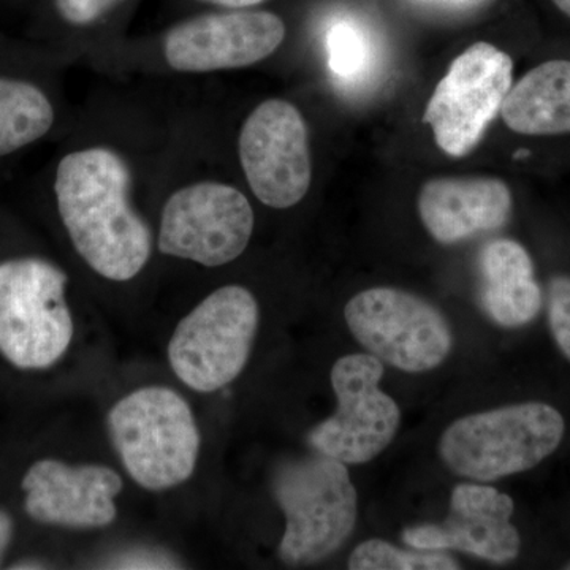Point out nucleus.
I'll list each match as a JSON object with an SVG mask.
<instances>
[{
  "label": "nucleus",
  "mask_w": 570,
  "mask_h": 570,
  "mask_svg": "<svg viewBox=\"0 0 570 570\" xmlns=\"http://www.w3.org/2000/svg\"><path fill=\"white\" fill-rule=\"evenodd\" d=\"M130 184L129 165L105 146L69 153L56 168V204L71 245L92 272L115 283L140 275L153 250Z\"/></svg>",
  "instance_id": "nucleus-1"
},
{
  "label": "nucleus",
  "mask_w": 570,
  "mask_h": 570,
  "mask_svg": "<svg viewBox=\"0 0 570 570\" xmlns=\"http://www.w3.org/2000/svg\"><path fill=\"white\" fill-rule=\"evenodd\" d=\"M108 430L124 468L142 489L170 490L193 478L200 430L175 390H135L112 406Z\"/></svg>",
  "instance_id": "nucleus-2"
},
{
  "label": "nucleus",
  "mask_w": 570,
  "mask_h": 570,
  "mask_svg": "<svg viewBox=\"0 0 570 570\" xmlns=\"http://www.w3.org/2000/svg\"><path fill=\"white\" fill-rule=\"evenodd\" d=\"M564 431L561 412L550 404H512L453 422L439 441V456L453 474L494 482L549 459Z\"/></svg>",
  "instance_id": "nucleus-3"
},
{
  "label": "nucleus",
  "mask_w": 570,
  "mask_h": 570,
  "mask_svg": "<svg viewBox=\"0 0 570 570\" xmlns=\"http://www.w3.org/2000/svg\"><path fill=\"white\" fill-rule=\"evenodd\" d=\"M273 494L285 515L279 558L309 566L336 553L355 530L358 497L346 464L317 453L281 464Z\"/></svg>",
  "instance_id": "nucleus-4"
},
{
  "label": "nucleus",
  "mask_w": 570,
  "mask_h": 570,
  "mask_svg": "<svg viewBox=\"0 0 570 570\" xmlns=\"http://www.w3.org/2000/svg\"><path fill=\"white\" fill-rule=\"evenodd\" d=\"M66 273L39 257L0 262V354L20 370H47L66 355L75 326Z\"/></svg>",
  "instance_id": "nucleus-5"
},
{
  "label": "nucleus",
  "mask_w": 570,
  "mask_h": 570,
  "mask_svg": "<svg viewBox=\"0 0 570 570\" xmlns=\"http://www.w3.org/2000/svg\"><path fill=\"white\" fill-rule=\"evenodd\" d=\"M257 299L243 285H224L176 326L168 362L187 387L212 393L243 373L257 335Z\"/></svg>",
  "instance_id": "nucleus-6"
},
{
  "label": "nucleus",
  "mask_w": 570,
  "mask_h": 570,
  "mask_svg": "<svg viewBox=\"0 0 570 570\" xmlns=\"http://www.w3.org/2000/svg\"><path fill=\"white\" fill-rule=\"evenodd\" d=\"M344 317L367 354L404 373L436 370L452 351L448 318L426 299L401 288L360 292L347 303Z\"/></svg>",
  "instance_id": "nucleus-7"
},
{
  "label": "nucleus",
  "mask_w": 570,
  "mask_h": 570,
  "mask_svg": "<svg viewBox=\"0 0 570 570\" xmlns=\"http://www.w3.org/2000/svg\"><path fill=\"white\" fill-rule=\"evenodd\" d=\"M512 78L508 52L487 41L471 45L453 59L423 115L442 153L460 159L482 141L501 112Z\"/></svg>",
  "instance_id": "nucleus-8"
},
{
  "label": "nucleus",
  "mask_w": 570,
  "mask_h": 570,
  "mask_svg": "<svg viewBox=\"0 0 570 570\" xmlns=\"http://www.w3.org/2000/svg\"><path fill=\"white\" fill-rule=\"evenodd\" d=\"M384 363L371 354L346 355L332 367L337 411L318 423L307 442L322 455L344 464L370 463L392 444L401 411L379 384Z\"/></svg>",
  "instance_id": "nucleus-9"
},
{
  "label": "nucleus",
  "mask_w": 570,
  "mask_h": 570,
  "mask_svg": "<svg viewBox=\"0 0 570 570\" xmlns=\"http://www.w3.org/2000/svg\"><path fill=\"white\" fill-rule=\"evenodd\" d=\"M254 209L234 186L200 181L170 195L160 216V253L217 268L232 264L249 246Z\"/></svg>",
  "instance_id": "nucleus-10"
},
{
  "label": "nucleus",
  "mask_w": 570,
  "mask_h": 570,
  "mask_svg": "<svg viewBox=\"0 0 570 570\" xmlns=\"http://www.w3.org/2000/svg\"><path fill=\"white\" fill-rule=\"evenodd\" d=\"M238 153L247 184L265 206L287 209L306 197L313 183L309 135L294 104L258 105L243 124Z\"/></svg>",
  "instance_id": "nucleus-11"
},
{
  "label": "nucleus",
  "mask_w": 570,
  "mask_h": 570,
  "mask_svg": "<svg viewBox=\"0 0 570 570\" xmlns=\"http://www.w3.org/2000/svg\"><path fill=\"white\" fill-rule=\"evenodd\" d=\"M285 24L269 11L202 14L175 26L164 41L165 61L181 73L245 69L283 45Z\"/></svg>",
  "instance_id": "nucleus-12"
},
{
  "label": "nucleus",
  "mask_w": 570,
  "mask_h": 570,
  "mask_svg": "<svg viewBox=\"0 0 570 570\" xmlns=\"http://www.w3.org/2000/svg\"><path fill=\"white\" fill-rule=\"evenodd\" d=\"M513 501L493 487L461 483L452 491L449 517L441 524L407 528L411 549L459 550L505 564L519 557L521 539L513 527Z\"/></svg>",
  "instance_id": "nucleus-13"
},
{
  "label": "nucleus",
  "mask_w": 570,
  "mask_h": 570,
  "mask_svg": "<svg viewBox=\"0 0 570 570\" xmlns=\"http://www.w3.org/2000/svg\"><path fill=\"white\" fill-rule=\"evenodd\" d=\"M21 487L26 512L39 523L105 528L116 520L115 499L122 491V479L99 464L69 466L48 459L28 469Z\"/></svg>",
  "instance_id": "nucleus-14"
},
{
  "label": "nucleus",
  "mask_w": 570,
  "mask_h": 570,
  "mask_svg": "<svg viewBox=\"0 0 570 570\" xmlns=\"http://www.w3.org/2000/svg\"><path fill=\"white\" fill-rule=\"evenodd\" d=\"M420 219L441 245H456L509 223L512 194L491 176L428 179L417 198Z\"/></svg>",
  "instance_id": "nucleus-15"
},
{
  "label": "nucleus",
  "mask_w": 570,
  "mask_h": 570,
  "mask_svg": "<svg viewBox=\"0 0 570 570\" xmlns=\"http://www.w3.org/2000/svg\"><path fill=\"white\" fill-rule=\"evenodd\" d=\"M480 303L494 324L517 328L534 321L542 307V291L534 279L528 250L512 239L489 243L479 257Z\"/></svg>",
  "instance_id": "nucleus-16"
},
{
  "label": "nucleus",
  "mask_w": 570,
  "mask_h": 570,
  "mask_svg": "<svg viewBox=\"0 0 570 570\" xmlns=\"http://www.w3.org/2000/svg\"><path fill=\"white\" fill-rule=\"evenodd\" d=\"M501 115L517 134H569L570 62L550 61L528 71L510 88Z\"/></svg>",
  "instance_id": "nucleus-17"
},
{
  "label": "nucleus",
  "mask_w": 570,
  "mask_h": 570,
  "mask_svg": "<svg viewBox=\"0 0 570 570\" xmlns=\"http://www.w3.org/2000/svg\"><path fill=\"white\" fill-rule=\"evenodd\" d=\"M56 112L33 82L0 77V157L11 156L50 134Z\"/></svg>",
  "instance_id": "nucleus-18"
},
{
  "label": "nucleus",
  "mask_w": 570,
  "mask_h": 570,
  "mask_svg": "<svg viewBox=\"0 0 570 570\" xmlns=\"http://www.w3.org/2000/svg\"><path fill=\"white\" fill-rule=\"evenodd\" d=\"M351 570H455L459 562L442 550H401L381 539L360 543L351 558Z\"/></svg>",
  "instance_id": "nucleus-19"
},
{
  "label": "nucleus",
  "mask_w": 570,
  "mask_h": 570,
  "mask_svg": "<svg viewBox=\"0 0 570 570\" xmlns=\"http://www.w3.org/2000/svg\"><path fill=\"white\" fill-rule=\"evenodd\" d=\"M328 67L340 80L354 82L365 77L371 63V43L366 32L351 21H337L326 37Z\"/></svg>",
  "instance_id": "nucleus-20"
},
{
  "label": "nucleus",
  "mask_w": 570,
  "mask_h": 570,
  "mask_svg": "<svg viewBox=\"0 0 570 570\" xmlns=\"http://www.w3.org/2000/svg\"><path fill=\"white\" fill-rule=\"evenodd\" d=\"M549 321L551 335L562 355L570 362V277L557 276L549 287Z\"/></svg>",
  "instance_id": "nucleus-21"
},
{
  "label": "nucleus",
  "mask_w": 570,
  "mask_h": 570,
  "mask_svg": "<svg viewBox=\"0 0 570 570\" xmlns=\"http://www.w3.org/2000/svg\"><path fill=\"white\" fill-rule=\"evenodd\" d=\"M122 0H56V9L63 21L73 26H88L104 17Z\"/></svg>",
  "instance_id": "nucleus-22"
},
{
  "label": "nucleus",
  "mask_w": 570,
  "mask_h": 570,
  "mask_svg": "<svg viewBox=\"0 0 570 570\" xmlns=\"http://www.w3.org/2000/svg\"><path fill=\"white\" fill-rule=\"evenodd\" d=\"M112 568L116 569H175V560L165 557L157 551H134V553L124 554L118 560L112 561Z\"/></svg>",
  "instance_id": "nucleus-23"
},
{
  "label": "nucleus",
  "mask_w": 570,
  "mask_h": 570,
  "mask_svg": "<svg viewBox=\"0 0 570 570\" xmlns=\"http://www.w3.org/2000/svg\"><path fill=\"white\" fill-rule=\"evenodd\" d=\"M11 538H13V521H11L9 513L0 510V562H2L3 557H6Z\"/></svg>",
  "instance_id": "nucleus-24"
},
{
  "label": "nucleus",
  "mask_w": 570,
  "mask_h": 570,
  "mask_svg": "<svg viewBox=\"0 0 570 570\" xmlns=\"http://www.w3.org/2000/svg\"><path fill=\"white\" fill-rule=\"evenodd\" d=\"M204 2L225 7V9L243 10L249 9V7L258 6V3L265 2V0H204Z\"/></svg>",
  "instance_id": "nucleus-25"
},
{
  "label": "nucleus",
  "mask_w": 570,
  "mask_h": 570,
  "mask_svg": "<svg viewBox=\"0 0 570 570\" xmlns=\"http://www.w3.org/2000/svg\"><path fill=\"white\" fill-rule=\"evenodd\" d=\"M553 2L558 9H561L566 14H568V17H570V0H553Z\"/></svg>",
  "instance_id": "nucleus-26"
},
{
  "label": "nucleus",
  "mask_w": 570,
  "mask_h": 570,
  "mask_svg": "<svg viewBox=\"0 0 570 570\" xmlns=\"http://www.w3.org/2000/svg\"><path fill=\"white\" fill-rule=\"evenodd\" d=\"M564 569L570 570V562H569V564H568V566H566V568H564Z\"/></svg>",
  "instance_id": "nucleus-27"
}]
</instances>
